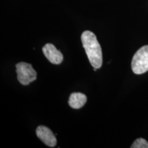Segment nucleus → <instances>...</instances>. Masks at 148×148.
Returning <instances> with one entry per match:
<instances>
[{
	"instance_id": "3",
	"label": "nucleus",
	"mask_w": 148,
	"mask_h": 148,
	"mask_svg": "<svg viewBox=\"0 0 148 148\" xmlns=\"http://www.w3.org/2000/svg\"><path fill=\"white\" fill-rule=\"evenodd\" d=\"M18 81L23 85H27L36 79V72L30 64L18 62L16 64Z\"/></svg>"
},
{
	"instance_id": "1",
	"label": "nucleus",
	"mask_w": 148,
	"mask_h": 148,
	"mask_svg": "<svg viewBox=\"0 0 148 148\" xmlns=\"http://www.w3.org/2000/svg\"><path fill=\"white\" fill-rule=\"evenodd\" d=\"M83 47L91 65L99 69L102 65V51L95 34L90 31H85L81 36Z\"/></svg>"
},
{
	"instance_id": "2",
	"label": "nucleus",
	"mask_w": 148,
	"mask_h": 148,
	"mask_svg": "<svg viewBox=\"0 0 148 148\" xmlns=\"http://www.w3.org/2000/svg\"><path fill=\"white\" fill-rule=\"evenodd\" d=\"M131 65L132 71L137 75L148 71V45L143 46L135 53Z\"/></svg>"
},
{
	"instance_id": "7",
	"label": "nucleus",
	"mask_w": 148,
	"mask_h": 148,
	"mask_svg": "<svg viewBox=\"0 0 148 148\" xmlns=\"http://www.w3.org/2000/svg\"><path fill=\"white\" fill-rule=\"evenodd\" d=\"M131 148H148V143L144 138H137L132 145H131Z\"/></svg>"
},
{
	"instance_id": "5",
	"label": "nucleus",
	"mask_w": 148,
	"mask_h": 148,
	"mask_svg": "<svg viewBox=\"0 0 148 148\" xmlns=\"http://www.w3.org/2000/svg\"><path fill=\"white\" fill-rule=\"evenodd\" d=\"M36 133L37 136L49 147H54L56 145L57 140L52 131L47 127L40 125L36 128Z\"/></svg>"
},
{
	"instance_id": "4",
	"label": "nucleus",
	"mask_w": 148,
	"mask_h": 148,
	"mask_svg": "<svg viewBox=\"0 0 148 148\" xmlns=\"http://www.w3.org/2000/svg\"><path fill=\"white\" fill-rule=\"evenodd\" d=\"M42 52L51 63L60 64L63 60V55L51 43H47L42 47Z\"/></svg>"
},
{
	"instance_id": "6",
	"label": "nucleus",
	"mask_w": 148,
	"mask_h": 148,
	"mask_svg": "<svg viewBox=\"0 0 148 148\" xmlns=\"http://www.w3.org/2000/svg\"><path fill=\"white\" fill-rule=\"evenodd\" d=\"M87 98L82 92H73L71 94L69 99V104L72 108L79 109L86 103Z\"/></svg>"
}]
</instances>
